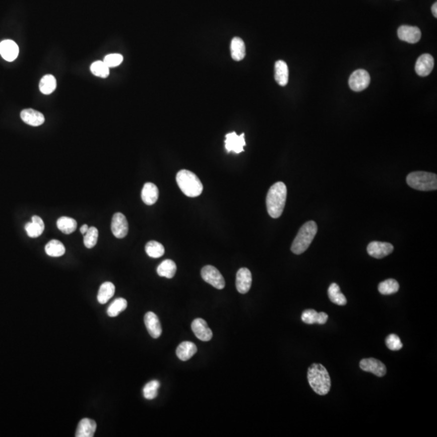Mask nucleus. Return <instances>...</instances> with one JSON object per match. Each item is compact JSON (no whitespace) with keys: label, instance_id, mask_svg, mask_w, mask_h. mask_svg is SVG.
I'll return each instance as SVG.
<instances>
[{"label":"nucleus","instance_id":"nucleus-14","mask_svg":"<svg viewBox=\"0 0 437 437\" xmlns=\"http://www.w3.org/2000/svg\"><path fill=\"white\" fill-rule=\"evenodd\" d=\"M252 285V275L247 268H240L236 278V290L241 294H245L251 289Z\"/></svg>","mask_w":437,"mask_h":437},{"label":"nucleus","instance_id":"nucleus-37","mask_svg":"<svg viewBox=\"0 0 437 437\" xmlns=\"http://www.w3.org/2000/svg\"><path fill=\"white\" fill-rule=\"evenodd\" d=\"M91 72L94 76L101 78H106L109 76V68L103 61H97L91 65Z\"/></svg>","mask_w":437,"mask_h":437},{"label":"nucleus","instance_id":"nucleus-3","mask_svg":"<svg viewBox=\"0 0 437 437\" xmlns=\"http://www.w3.org/2000/svg\"><path fill=\"white\" fill-rule=\"evenodd\" d=\"M318 232V225L314 221L306 222L299 230L296 238L291 244V252L295 255H301L305 252L312 243Z\"/></svg>","mask_w":437,"mask_h":437},{"label":"nucleus","instance_id":"nucleus-24","mask_svg":"<svg viewBox=\"0 0 437 437\" xmlns=\"http://www.w3.org/2000/svg\"><path fill=\"white\" fill-rule=\"evenodd\" d=\"M197 351V347L195 343H191V342H182L177 347L176 354H177V357L181 360L186 361L188 359L193 357Z\"/></svg>","mask_w":437,"mask_h":437},{"label":"nucleus","instance_id":"nucleus-15","mask_svg":"<svg viewBox=\"0 0 437 437\" xmlns=\"http://www.w3.org/2000/svg\"><path fill=\"white\" fill-rule=\"evenodd\" d=\"M144 323L149 335L153 339H158L162 334V327L160 320L156 314L153 312H148L144 316Z\"/></svg>","mask_w":437,"mask_h":437},{"label":"nucleus","instance_id":"nucleus-22","mask_svg":"<svg viewBox=\"0 0 437 437\" xmlns=\"http://www.w3.org/2000/svg\"><path fill=\"white\" fill-rule=\"evenodd\" d=\"M97 430V423L94 420L90 419H83L80 421L77 430L76 437H93L95 431Z\"/></svg>","mask_w":437,"mask_h":437},{"label":"nucleus","instance_id":"nucleus-25","mask_svg":"<svg viewBox=\"0 0 437 437\" xmlns=\"http://www.w3.org/2000/svg\"><path fill=\"white\" fill-rule=\"evenodd\" d=\"M231 55L235 61H241L245 56V45L240 37H234L231 41Z\"/></svg>","mask_w":437,"mask_h":437},{"label":"nucleus","instance_id":"nucleus-23","mask_svg":"<svg viewBox=\"0 0 437 437\" xmlns=\"http://www.w3.org/2000/svg\"><path fill=\"white\" fill-rule=\"evenodd\" d=\"M288 78H289V71L287 64L282 60L277 61L275 64V81L280 86H286L288 83Z\"/></svg>","mask_w":437,"mask_h":437},{"label":"nucleus","instance_id":"nucleus-40","mask_svg":"<svg viewBox=\"0 0 437 437\" xmlns=\"http://www.w3.org/2000/svg\"><path fill=\"white\" fill-rule=\"evenodd\" d=\"M89 226L87 225V224H84V225H83L82 227L80 228V232H81L83 235H84L85 234V233H86L87 231L89 230Z\"/></svg>","mask_w":437,"mask_h":437},{"label":"nucleus","instance_id":"nucleus-38","mask_svg":"<svg viewBox=\"0 0 437 437\" xmlns=\"http://www.w3.org/2000/svg\"><path fill=\"white\" fill-rule=\"evenodd\" d=\"M386 344L390 350L391 351H398L401 350L403 347L402 342L398 335H389L386 339Z\"/></svg>","mask_w":437,"mask_h":437},{"label":"nucleus","instance_id":"nucleus-6","mask_svg":"<svg viewBox=\"0 0 437 437\" xmlns=\"http://www.w3.org/2000/svg\"><path fill=\"white\" fill-rule=\"evenodd\" d=\"M201 276L204 281L209 283L217 289H223L225 287V280L220 271L213 266H205L201 271Z\"/></svg>","mask_w":437,"mask_h":437},{"label":"nucleus","instance_id":"nucleus-34","mask_svg":"<svg viewBox=\"0 0 437 437\" xmlns=\"http://www.w3.org/2000/svg\"><path fill=\"white\" fill-rule=\"evenodd\" d=\"M145 251L148 256L153 259H158L164 255V247L162 244L156 240H151L146 244Z\"/></svg>","mask_w":437,"mask_h":437},{"label":"nucleus","instance_id":"nucleus-16","mask_svg":"<svg viewBox=\"0 0 437 437\" xmlns=\"http://www.w3.org/2000/svg\"><path fill=\"white\" fill-rule=\"evenodd\" d=\"M434 68V58L431 54L424 53L417 60L415 64V72L419 76H427Z\"/></svg>","mask_w":437,"mask_h":437},{"label":"nucleus","instance_id":"nucleus-33","mask_svg":"<svg viewBox=\"0 0 437 437\" xmlns=\"http://www.w3.org/2000/svg\"><path fill=\"white\" fill-rule=\"evenodd\" d=\"M128 308V301L124 298H117L111 303L107 309V314L110 318H115Z\"/></svg>","mask_w":437,"mask_h":437},{"label":"nucleus","instance_id":"nucleus-20","mask_svg":"<svg viewBox=\"0 0 437 437\" xmlns=\"http://www.w3.org/2000/svg\"><path fill=\"white\" fill-rule=\"evenodd\" d=\"M159 197V190L155 184L152 182L146 183L142 190V200L147 205H153L157 201Z\"/></svg>","mask_w":437,"mask_h":437},{"label":"nucleus","instance_id":"nucleus-18","mask_svg":"<svg viewBox=\"0 0 437 437\" xmlns=\"http://www.w3.org/2000/svg\"><path fill=\"white\" fill-rule=\"evenodd\" d=\"M21 117L24 122L33 127H39L45 122L44 115L35 109H24L21 111Z\"/></svg>","mask_w":437,"mask_h":437},{"label":"nucleus","instance_id":"nucleus-13","mask_svg":"<svg viewBox=\"0 0 437 437\" xmlns=\"http://www.w3.org/2000/svg\"><path fill=\"white\" fill-rule=\"evenodd\" d=\"M399 39L408 43H417L421 39V31L418 27L402 25L398 30Z\"/></svg>","mask_w":437,"mask_h":437},{"label":"nucleus","instance_id":"nucleus-5","mask_svg":"<svg viewBox=\"0 0 437 437\" xmlns=\"http://www.w3.org/2000/svg\"><path fill=\"white\" fill-rule=\"evenodd\" d=\"M406 183L413 189L421 191H435L437 176L427 172H413L406 177Z\"/></svg>","mask_w":437,"mask_h":437},{"label":"nucleus","instance_id":"nucleus-11","mask_svg":"<svg viewBox=\"0 0 437 437\" xmlns=\"http://www.w3.org/2000/svg\"><path fill=\"white\" fill-rule=\"evenodd\" d=\"M245 144L244 134L237 136L236 132H231L226 135L225 148L228 152H233L236 154H239L244 151Z\"/></svg>","mask_w":437,"mask_h":437},{"label":"nucleus","instance_id":"nucleus-8","mask_svg":"<svg viewBox=\"0 0 437 437\" xmlns=\"http://www.w3.org/2000/svg\"><path fill=\"white\" fill-rule=\"evenodd\" d=\"M111 230L115 237L124 238L128 233V222L123 214L117 212L113 215L111 222Z\"/></svg>","mask_w":437,"mask_h":437},{"label":"nucleus","instance_id":"nucleus-39","mask_svg":"<svg viewBox=\"0 0 437 437\" xmlns=\"http://www.w3.org/2000/svg\"><path fill=\"white\" fill-rule=\"evenodd\" d=\"M123 61V57L119 53H111L105 56V59L103 62L106 64L109 68H115L119 66Z\"/></svg>","mask_w":437,"mask_h":437},{"label":"nucleus","instance_id":"nucleus-41","mask_svg":"<svg viewBox=\"0 0 437 437\" xmlns=\"http://www.w3.org/2000/svg\"><path fill=\"white\" fill-rule=\"evenodd\" d=\"M431 12H432V14L434 17L436 18L437 17V4L435 3L434 5H432V8H431Z\"/></svg>","mask_w":437,"mask_h":437},{"label":"nucleus","instance_id":"nucleus-9","mask_svg":"<svg viewBox=\"0 0 437 437\" xmlns=\"http://www.w3.org/2000/svg\"><path fill=\"white\" fill-rule=\"evenodd\" d=\"M367 251L372 258L381 259L392 254L394 246L390 243L371 241L367 245Z\"/></svg>","mask_w":437,"mask_h":437},{"label":"nucleus","instance_id":"nucleus-35","mask_svg":"<svg viewBox=\"0 0 437 437\" xmlns=\"http://www.w3.org/2000/svg\"><path fill=\"white\" fill-rule=\"evenodd\" d=\"M160 384L158 381H152L148 382V384H146L143 390L144 393V397L146 399L148 400H152L157 397L158 394V390L160 388Z\"/></svg>","mask_w":437,"mask_h":437},{"label":"nucleus","instance_id":"nucleus-29","mask_svg":"<svg viewBox=\"0 0 437 437\" xmlns=\"http://www.w3.org/2000/svg\"><path fill=\"white\" fill-rule=\"evenodd\" d=\"M57 227L64 234H71L76 231L77 222L72 218L63 216L57 220Z\"/></svg>","mask_w":437,"mask_h":437},{"label":"nucleus","instance_id":"nucleus-10","mask_svg":"<svg viewBox=\"0 0 437 437\" xmlns=\"http://www.w3.org/2000/svg\"><path fill=\"white\" fill-rule=\"evenodd\" d=\"M359 367L363 371L371 372L379 378L384 377L387 371L384 363L374 358L362 359L359 363Z\"/></svg>","mask_w":437,"mask_h":437},{"label":"nucleus","instance_id":"nucleus-32","mask_svg":"<svg viewBox=\"0 0 437 437\" xmlns=\"http://www.w3.org/2000/svg\"><path fill=\"white\" fill-rule=\"evenodd\" d=\"M57 82L52 75H45L42 77L39 84V89L41 93L49 95L55 90Z\"/></svg>","mask_w":437,"mask_h":437},{"label":"nucleus","instance_id":"nucleus-19","mask_svg":"<svg viewBox=\"0 0 437 437\" xmlns=\"http://www.w3.org/2000/svg\"><path fill=\"white\" fill-rule=\"evenodd\" d=\"M301 320L306 324L323 325L328 320V315L324 312L318 313L314 309H306L302 314Z\"/></svg>","mask_w":437,"mask_h":437},{"label":"nucleus","instance_id":"nucleus-4","mask_svg":"<svg viewBox=\"0 0 437 437\" xmlns=\"http://www.w3.org/2000/svg\"><path fill=\"white\" fill-rule=\"evenodd\" d=\"M177 185L184 195L188 197H198L203 192V186L197 175L186 169L177 172L176 177Z\"/></svg>","mask_w":437,"mask_h":437},{"label":"nucleus","instance_id":"nucleus-26","mask_svg":"<svg viewBox=\"0 0 437 437\" xmlns=\"http://www.w3.org/2000/svg\"><path fill=\"white\" fill-rule=\"evenodd\" d=\"M115 293V286L111 282L102 283L99 288L97 294V300L101 304H106L107 302L113 297Z\"/></svg>","mask_w":437,"mask_h":437},{"label":"nucleus","instance_id":"nucleus-2","mask_svg":"<svg viewBox=\"0 0 437 437\" xmlns=\"http://www.w3.org/2000/svg\"><path fill=\"white\" fill-rule=\"evenodd\" d=\"M308 381L311 388L318 395H326L331 390V376L321 363H314L308 367Z\"/></svg>","mask_w":437,"mask_h":437},{"label":"nucleus","instance_id":"nucleus-7","mask_svg":"<svg viewBox=\"0 0 437 437\" xmlns=\"http://www.w3.org/2000/svg\"><path fill=\"white\" fill-rule=\"evenodd\" d=\"M370 76L367 71L363 69L355 71L349 78V86L351 90L361 92L367 89L370 84Z\"/></svg>","mask_w":437,"mask_h":437},{"label":"nucleus","instance_id":"nucleus-27","mask_svg":"<svg viewBox=\"0 0 437 437\" xmlns=\"http://www.w3.org/2000/svg\"><path fill=\"white\" fill-rule=\"evenodd\" d=\"M177 271L176 263L170 259L163 261L157 267V274L160 277H165L167 279H172L174 277Z\"/></svg>","mask_w":437,"mask_h":437},{"label":"nucleus","instance_id":"nucleus-30","mask_svg":"<svg viewBox=\"0 0 437 437\" xmlns=\"http://www.w3.org/2000/svg\"><path fill=\"white\" fill-rule=\"evenodd\" d=\"M45 251L46 255L49 256L57 258V257L63 256L65 254L66 248L59 240H51L45 245Z\"/></svg>","mask_w":437,"mask_h":437},{"label":"nucleus","instance_id":"nucleus-36","mask_svg":"<svg viewBox=\"0 0 437 437\" xmlns=\"http://www.w3.org/2000/svg\"><path fill=\"white\" fill-rule=\"evenodd\" d=\"M99 232L96 227H90L84 235V244L88 248H92L97 244Z\"/></svg>","mask_w":437,"mask_h":437},{"label":"nucleus","instance_id":"nucleus-17","mask_svg":"<svg viewBox=\"0 0 437 437\" xmlns=\"http://www.w3.org/2000/svg\"><path fill=\"white\" fill-rule=\"evenodd\" d=\"M0 54L8 62H13L18 57V45L12 40L3 41L0 43Z\"/></svg>","mask_w":437,"mask_h":437},{"label":"nucleus","instance_id":"nucleus-1","mask_svg":"<svg viewBox=\"0 0 437 437\" xmlns=\"http://www.w3.org/2000/svg\"><path fill=\"white\" fill-rule=\"evenodd\" d=\"M287 199V186L282 181L275 183L267 195V212L273 219L281 216Z\"/></svg>","mask_w":437,"mask_h":437},{"label":"nucleus","instance_id":"nucleus-21","mask_svg":"<svg viewBox=\"0 0 437 437\" xmlns=\"http://www.w3.org/2000/svg\"><path fill=\"white\" fill-rule=\"evenodd\" d=\"M25 230L27 234L32 238H37L43 233L45 229V224L43 220L40 216H33L32 217L31 223H27L25 224Z\"/></svg>","mask_w":437,"mask_h":437},{"label":"nucleus","instance_id":"nucleus-31","mask_svg":"<svg viewBox=\"0 0 437 437\" xmlns=\"http://www.w3.org/2000/svg\"><path fill=\"white\" fill-rule=\"evenodd\" d=\"M399 290V283L394 279H386L385 281L379 283L378 291L382 295H392L396 293Z\"/></svg>","mask_w":437,"mask_h":437},{"label":"nucleus","instance_id":"nucleus-12","mask_svg":"<svg viewBox=\"0 0 437 437\" xmlns=\"http://www.w3.org/2000/svg\"><path fill=\"white\" fill-rule=\"evenodd\" d=\"M191 329L195 336L203 342H208L212 339L213 333L209 328L208 323L202 318H196L191 324Z\"/></svg>","mask_w":437,"mask_h":437},{"label":"nucleus","instance_id":"nucleus-28","mask_svg":"<svg viewBox=\"0 0 437 437\" xmlns=\"http://www.w3.org/2000/svg\"><path fill=\"white\" fill-rule=\"evenodd\" d=\"M328 296L331 302L334 304H338V305H346L347 304V299L345 297L342 292H341L340 287L337 283H332L329 287Z\"/></svg>","mask_w":437,"mask_h":437}]
</instances>
